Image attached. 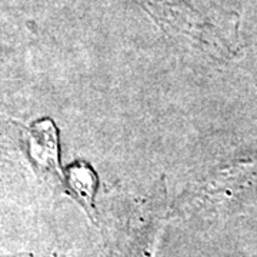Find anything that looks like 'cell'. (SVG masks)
<instances>
[{"label":"cell","instance_id":"cell-2","mask_svg":"<svg viewBox=\"0 0 257 257\" xmlns=\"http://www.w3.org/2000/svg\"><path fill=\"white\" fill-rule=\"evenodd\" d=\"M69 184L74 192L77 193L84 203H92L93 193L96 187V177L93 175L92 169L84 167L83 165L74 163L69 169Z\"/></svg>","mask_w":257,"mask_h":257},{"label":"cell","instance_id":"cell-1","mask_svg":"<svg viewBox=\"0 0 257 257\" xmlns=\"http://www.w3.org/2000/svg\"><path fill=\"white\" fill-rule=\"evenodd\" d=\"M30 155L45 169L57 172V135L50 120H42L30 128Z\"/></svg>","mask_w":257,"mask_h":257}]
</instances>
